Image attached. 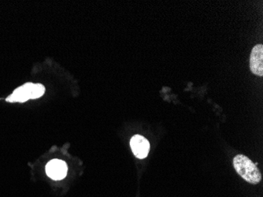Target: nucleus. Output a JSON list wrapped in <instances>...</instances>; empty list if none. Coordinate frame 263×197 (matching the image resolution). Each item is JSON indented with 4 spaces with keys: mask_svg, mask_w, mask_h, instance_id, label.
Listing matches in <instances>:
<instances>
[{
    "mask_svg": "<svg viewBox=\"0 0 263 197\" xmlns=\"http://www.w3.org/2000/svg\"><path fill=\"white\" fill-rule=\"evenodd\" d=\"M130 146L134 155L138 158H144L148 155L150 144L145 137L135 135L130 141Z\"/></svg>",
    "mask_w": 263,
    "mask_h": 197,
    "instance_id": "5",
    "label": "nucleus"
},
{
    "mask_svg": "<svg viewBox=\"0 0 263 197\" xmlns=\"http://www.w3.org/2000/svg\"><path fill=\"white\" fill-rule=\"evenodd\" d=\"M45 93V88L41 84L26 83L14 90V93L7 98L10 103H25L29 100L41 97Z\"/></svg>",
    "mask_w": 263,
    "mask_h": 197,
    "instance_id": "2",
    "label": "nucleus"
},
{
    "mask_svg": "<svg viewBox=\"0 0 263 197\" xmlns=\"http://www.w3.org/2000/svg\"><path fill=\"white\" fill-rule=\"evenodd\" d=\"M250 69L254 75L261 77L263 75V46L258 44L252 49L250 56Z\"/></svg>",
    "mask_w": 263,
    "mask_h": 197,
    "instance_id": "4",
    "label": "nucleus"
},
{
    "mask_svg": "<svg viewBox=\"0 0 263 197\" xmlns=\"http://www.w3.org/2000/svg\"><path fill=\"white\" fill-rule=\"evenodd\" d=\"M68 167L63 160L53 159L46 166V173L53 180H62L67 174Z\"/></svg>",
    "mask_w": 263,
    "mask_h": 197,
    "instance_id": "3",
    "label": "nucleus"
},
{
    "mask_svg": "<svg viewBox=\"0 0 263 197\" xmlns=\"http://www.w3.org/2000/svg\"><path fill=\"white\" fill-rule=\"evenodd\" d=\"M233 167L236 173L248 183L257 185L261 180V174L255 164L243 155H237L233 158Z\"/></svg>",
    "mask_w": 263,
    "mask_h": 197,
    "instance_id": "1",
    "label": "nucleus"
}]
</instances>
